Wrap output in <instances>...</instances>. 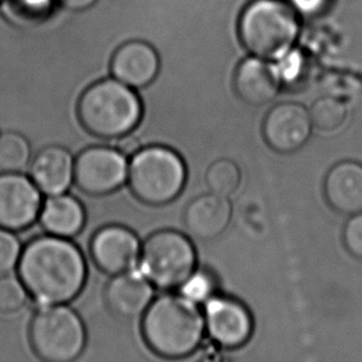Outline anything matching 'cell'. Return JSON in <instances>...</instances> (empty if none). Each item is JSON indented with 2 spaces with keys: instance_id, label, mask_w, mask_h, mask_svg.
Here are the masks:
<instances>
[{
  "instance_id": "cell-1",
  "label": "cell",
  "mask_w": 362,
  "mask_h": 362,
  "mask_svg": "<svg viewBox=\"0 0 362 362\" xmlns=\"http://www.w3.org/2000/svg\"><path fill=\"white\" fill-rule=\"evenodd\" d=\"M18 274L37 304H66L85 287L87 263L80 247L71 240L45 235L23 248Z\"/></svg>"
},
{
  "instance_id": "cell-2",
  "label": "cell",
  "mask_w": 362,
  "mask_h": 362,
  "mask_svg": "<svg viewBox=\"0 0 362 362\" xmlns=\"http://www.w3.org/2000/svg\"><path fill=\"white\" fill-rule=\"evenodd\" d=\"M205 330L202 310L182 294L156 298L141 317V334L146 345L168 360L184 358L197 351Z\"/></svg>"
},
{
  "instance_id": "cell-3",
  "label": "cell",
  "mask_w": 362,
  "mask_h": 362,
  "mask_svg": "<svg viewBox=\"0 0 362 362\" xmlns=\"http://www.w3.org/2000/svg\"><path fill=\"white\" fill-rule=\"evenodd\" d=\"M141 115L143 103L138 90L112 76L86 88L77 105L81 126L103 143L128 136L139 124Z\"/></svg>"
},
{
  "instance_id": "cell-4",
  "label": "cell",
  "mask_w": 362,
  "mask_h": 362,
  "mask_svg": "<svg viewBox=\"0 0 362 362\" xmlns=\"http://www.w3.org/2000/svg\"><path fill=\"white\" fill-rule=\"evenodd\" d=\"M299 34V16L287 0H253L238 21L242 45L255 57L271 62L293 50Z\"/></svg>"
},
{
  "instance_id": "cell-5",
  "label": "cell",
  "mask_w": 362,
  "mask_h": 362,
  "mask_svg": "<svg viewBox=\"0 0 362 362\" xmlns=\"http://www.w3.org/2000/svg\"><path fill=\"white\" fill-rule=\"evenodd\" d=\"M187 179L185 160L171 146L151 144L129 156L127 184L139 202L151 206L174 202Z\"/></svg>"
},
{
  "instance_id": "cell-6",
  "label": "cell",
  "mask_w": 362,
  "mask_h": 362,
  "mask_svg": "<svg viewBox=\"0 0 362 362\" xmlns=\"http://www.w3.org/2000/svg\"><path fill=\"white\" fill-rule=\"evenodd\" d=\"M31 346L46 362H74L87 344V330L78 313L66 304L42 305L29 327Z\"/></svg>"
},
{
  "instance_id": "cell-7",
  "label": "cell",
  "mask_w": 362,
  "mask_h": 362,
  "mask_svg": "<svg viewBox=\"0 0 362 362\" xmlns=\"http://www.w3.org/2000/svg\"><path fill=\"white\" fill-rule=\"evenodd\" d=\"M141 273L159 289L182 287L195 273L197 251L192 242L174 230L156 231L143 243Z\"/></svg>"
},
{
  "instance_id": "cell-8",
  "label": "cell",
  "mask_w": 362,
  "mask_h": 362,
  "mask_svg": "<svg viewBox=\"0 0 362 362\" xmlns=\"http://www.w3.org/2000/svg\"><path fill=\"white\" fill-rule=\"evenodd\" d=\"M129 158L113 144L86 146L75 156L74 182L90 197H105L119 190L128 180Z\"/></svg>"
},
{
  "instance_id": "cell-9",
  "label": "cell",
  "mask_w": 362,
  "mask_h": 362,
  "mask_svg": "<svg viewBox=\"0 0 362 362\" xmlns=\"http://www.w3.org/2000/svg\"><path fill=\"white\" fill-rule=\"evenodd\" d=\"M42 194L25 173H0V227L21 231L39 218Z\"/></svg>"
},
{
  "instance_id": "cell-10",
  "label": "cell",
  "mask_w": 362,
  "mask_h": 362,
  "mask_svg": "<svg viewBox=\"0 0 362 362\" xmlns=\"http://www.w3.org/2000/svg\"><path fill=\"white\" fill-rule=\"evenodd\" d=\"M313 123L305 107L284 102L267 113L262 133L273 151L289 154L302 149L312 136Z\"/></svg>"
},
{
  "instance_id": "cell-11",
  "label": "cell",
  "mask_w": 362,
  "mask_h": 362,
  "mask_svg": "<svg viewBox=\"0 0 362 362\" xmlns=\"http://www.w3.org/2000/svg\"><path fill=\"white\" fill-rule=\"evenodd\" d=\"M141 242L131 228L122 225L102 227L90 240V256L101 271L118 274L139 262Z\"/></svg>"
},
{
  "instance_id": "cell-12",
  "label": "cell",
  "mask_w": 362,
  "mask_h": 362,
  "mask_svg": "<svg viewBox=\"0 0 362 362\" xmlns=\"http://www.w3.org/2000/svg\"><path fill=\"white\" fill-rule=\"evenodd\" d=\"M206 332L226 349L243 346L253 332V319L242 303L231 298H210L205 310Z\"/></svg>"
},
{
  "instance_id": "cell-13",
  "label": "cell",
  "mask_w": 362,
  "mask_h": 362,
  "mask_svg": "<svg viewBox=\"0 0 362 362\" xmlns=\"http://www.w3.org/2000/svg\"><path fill=\"white\" fill-rule=\"evenodd\" d=\"M159 52L146 40L122 44L112 56L111 76L134 90L146 88L160 72Z\"/></svg>"
},
{
  "instance_id": "cell-14",
  "label": "cell",
  "mask_w": 362,
  "mask_h": 362,
  "mask_svg": "<svg viewBox=\"0 0 362 362\" xmlns=\"http://www.w3.org/2000/svg\"><path fill=\"white\" fill-rule=\"evenodd\" d=\"M75 154L66 146L50 144L34 153L29 176L41 194L55 197L69 192L75 179Z\"/></svg>"
},
{
  "instance_id": "cell-15",
  "label": "cell",
  "mask_w": 362,
  "mask_h": 362,
  "mask_svg": "<svg viewBox=\"0 0 362 362\" xmlns=\"http://www.w3.org/2000/svg\"><path fill=\"white\" fill-rule=\"evenodd\" d=\"M106 303L116 317L132 320L143 317L154 300V286L141 273L131 269L113 274L106 287Z\"/></svg>"
},
{
  "instance_id": "cell-16",
  "label": "cell",
  "mask_w": 362,
  "mask_h": 362,
  "mask_svg": "<svg viewBox=\"0 0 362 362\" xmlns=\"http://www.w3.org/2000/svg\"><path fill=\"white\" fill-rule=\"evenodd\" d=\"M274 62L252 56L240 62L233 76V87L238 98L248 106H266L282 88Z\"/></svg>"
},
{
  "instance_id": "cell-17",
  "label": "cell",
  "mask_w": 362,
  "mask_h": 362,
  "mask_svg": "<svg viewBox=\"0 0 362 362\" xmlns=\"http://www.w3.org/2000/svg\"><path fill=\"white\" fill-rule=\"evenodd\" d=\"M324 194L332 210L341 215L362 212V164L346 160L332 166L324 181Z\"/></svg>"
},
{
  "instance_id": "cell-18",
  "label": "cell",
  "mask_w": 362,
  "mask_h": 362,
  "mask_svg": "<svg viewBox=\"0 0 362 362\" xmlns=\"http://www.w3.org/2000/svg\"><path fill=\"white\" fill-rule=\"evenodd\" d=\"M232 218V205L226 197L205 194L194 199L184 212V222L192 236L210 241L226 231Z\"/></svg>"
},
{
  "instance_id": "cell-19",
  "label": "cell",
  "mask_w": 362,
  "mask_h": 362,
  "mask_svg": "<svg viewBox=\"0 0 362 362\" xmlns=\"http://www.w3.org/2000/svg\"><path fill=\"white\" fill-rule=\"evenodd\" d=\"M39 220L49 235L71 238L85 226L86 210L78 199L65 192L42 202Z\"/></svg>"
},
{
  "instance_id": "cell-20",
  "label": "cell",
  "mask_w": 362,
  "mask_h": 362,
  "mask_svg": "<svg viewBox=\"0 0 362 362\" xmlns=\"http://www.w3.org/2000/svg\"><path fill=\"white\" fill-rule=\"evenodd\" d=\"M34 149L24 134L0 132V173H25L30 166Z\"/></svg>"
},
{
  "instance_id": "cell-21",
  "label": "cell",
  "mask_w": 362,
  "mask_h": 362,
  "mask_svg": "<svg viewBox=\"0 0 362 362\" xmlns=\"http://www.w3.org/2000/svg\"><path fill=\"white\" fill-rule=\"evenodd\" d=\"M313 127L322 132L340 129L349 116V108L341 98L325 96L313 103L309 110Z\"/></svg>"
},
{
  "instance_id": "cell-22",
  "label": "cell",
  "mask_w": 362,
  "mask_h": 362,
  "mask_svg": "<svg viewBox=\"0 0 362 362\" xmlns=\"http://www.w3.org/2000/svg\"><path fill=\"white\" fill-rule=\"evenodd\" d=\"M241 170L236 161L222 158L207 168L205 181L212 194L228 197L241 184Z\"/></svg>"
},
{
  "instance_id": "cell-23",
  "label": "cell",
  "mask_w": 362,
  "mask_h": 362,
  "mask_svg": "<svg viewBox=\"0 0 362 362\" xmlns=\"http://www.w3.org/2000/svg\"><path fill=\"white\" fill-rule=\"evenodd\" d=\"M29 298L21 278L6 274L0 277V312L14 313L25 305Z\"/></svg>"
},
{
  "instance_id": "cell-24",
  "label": "cell",
  "mask_w": 362,
  "mask_h": 362,
  "mask_svg": "<svg viewBox=\"0 0 362 362\" xmlns=\"http://www.w3.org/2000/svg\"><path fill=\"white\" fill-rule=\"evenodd\" d=\"M282 85H296L307 74V60L300 51H289L287 55L274 62Z\"/></svg>"
},
{
  "instance_id": "cell-25",
  "label": "cell",
  "mask_w": 362,
  "mask_h": 362,
  "mask_svg": "<svg viewBox=\"0 0 362 362\" xmlns=\"http://www.w3.org/2000/svg\"><path fill=\"white\" fill-rule=\"evenodd\" d=\"M21 251V241L14 231L0 227V277L18 268Z\"/></svg>"
},
{
  "instance_id": "cell-26",
  "label": "cell",
  "mask_w": 362,
  "mask_h": 362,
  "mask_svg": "<svg viewBox=\"0 0 362 362\" xmlns=\"http://www.w3.org/2000/svg\"><path fill=\"white\" fill-rule=\"evenodd\" d=\"M342 238L349 253L362 261V212L350 217L344 228Z\"/></svg>"
},
{
  "instance_id": "cell-27",
  "label": "cell",
  "mask_w": 362,
  "mask_h": 362,
  "mask_svg": "<svg viewBox=\"0 0 362 362\" xmlns=\"http://www.w3.org/2000/svg\"><path fill=\"white\" fill-rule=\"evenodd\" d=\"M212 291V281L204 273H194L182 286V296L195 303L209 300L211 297Z\"/></svg>"
},
{
  "instance_id": "cell-28",
  "label": "cell",
  "mask_w": 362,
  "mask_h": 362,
  "mask_svg": "<svg viewBox=\"0 0 362 362\" xmlns=\"http://www.w3.org/2000/svg\"><path fill=\"white\" fill-rule=\"evenodd\" d=\"M329 0H288L298 14L313 16L322 13L327 8Z\"/></svg>"
},
{
  "instance_id": "cell-29",
  "label": "cell",
  "mask_w": 362,
  "mask_h": 362,
  "mask_svg": "<svg viewBox=\"0 0 362 362\" xmlns=\"http://www.w3.org/2000/svg\"><path fill=\"white\" fill-rule=\"evenodd\" d=\"M61 6L71 11H82L90 9L98 0H59Z\"/></svg>"
},
{
  "instance_id": "cell-30",
  "label": "cell",
  "mask_w": 362,
  "mask_h": 362,
  "mask_svg": "<svg viewBox=\"0 0 362 362\" xmlns=\"http://www.w3.org/2000/svg\"><path fill=\"white\" fill-rule=\"evenodd\" d=\"M0 1H1V0H0Z\"/></svg>"
}]
</instances>
